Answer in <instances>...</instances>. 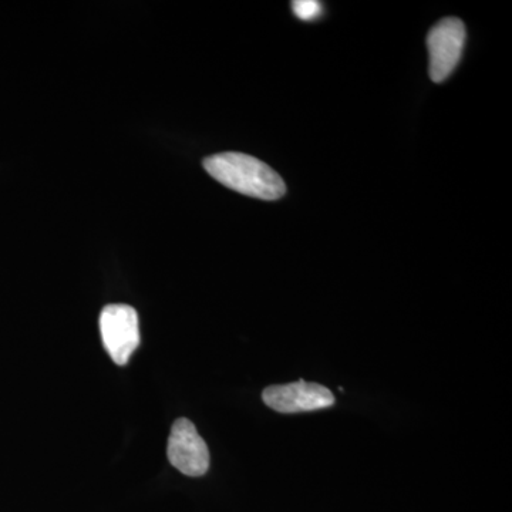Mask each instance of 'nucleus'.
<instances>
[{
  "label": "nucleus",
  "mask_w": 512,
  "mask_h": 512,
  "mask_svg": "<svg viewBox=\"0 0 512 512\" xmlns=\"http://www.w3.org/2000/svg\"><path fill=\"white\" fill-rule=\"evenodd\" d=\"M204 168L218 183L258 200H279L286 192L281 175L248 154H215L205 158Z\"/></svg>",
  "instance_id": "nucleus-1"
},
{
  "label": "nucleus",
  "mask_w": 512,
  "mask_h": 512,
  "mask_svg": "<svg viewBox=\"0 0 512 512\" xmlns=\"http://www.w3.org/2000/svg\"><path fill=\"white\" fill-rule=\"evenodd\" d=\"M466 43V26L457 18H446L437 23L427 36L430 55V77L441 83L450 76L460 62Z\"/></svg>",
  "instance_id": "nucleus-3"
},
{
  "label": "nucleus",
  "mask_w": 512,
  "mask_h": 512,
  "mask_svg": "<svg viewBox=\"0 0 512 512\" xmlns=\"http://www.w3.org/2000/svg\"><path fill=\"white\" fill-rule=\"evenodd\" d=\"M292 10L299 19L309 22V20L318 19L323 9L316 0H295L292 2Z\"/></svg>",
  "instance_id": "nucleus-6"
},
{
  "label": "nucleus",
  "mask_w": 512,
  "mask_h": 512,
  "mask_svg": "<svg viewBox=\"0 0 512 512\" xmlns=\"http://www.w3.org/2000/svg\"><path fill=\"white\" fill-rule=\"evenodd\" d=\"M167 456L170 463L188 477L204 476L210 468V450L187 419H178L173 424Z\"/></svg>",
  "instance_id": "nucleus-4"
},
{
  "label": "nucleus",
  "mask_w": 512,
  "mask_h": 512,
  "mask_svg": "<svg viewBox=\"0 0 512 512\" xmlns=\"http://www.w3.org/2000/svg\"><path fill=\"white\" fill-rule=\"evenodd\" d=\"M100 332L104 348L116 365H127L140 345L138 315L131 306L109 305L100 315Z\"/></svg>",
  "instance_id": "nucleus-2"
},
{
  "label": "nucleus",
  "mask_w": 512,
  "mask_h": 512,
  "mask_svg": "<svg viewBox=\"0 0 512 512\" xmlns=\"http://www.w3.org/2000/svg\"><path fill=\"white\" fill-rule=\"evenodd\" d=\"M262 399L266 406L279 413L312 412L335 404V396L329 389L322 384L308 383L305 380L268 387L264 390Z\"/></svg>",
  "instance_id": "nucleus-5"
}]
</instances>
